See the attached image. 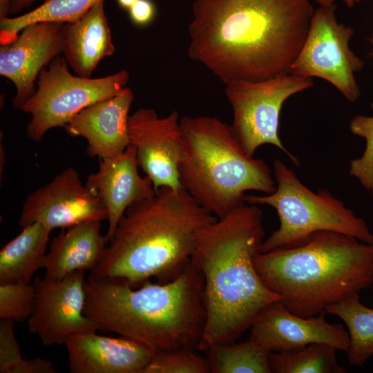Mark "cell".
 Listing matches in <instances>:
<instances>
[{
	"label": "cell",
	"mask_w": 373,
	"mask_h": 373,
	"mask_svg": "<svg viewBox=\"0 0 373 373\" xmlns=\"http://www.w3.org/2000/svg\"><path fill=\"white\" fill-rule=\"evenodd\" d=\"M189 57L226 85L290 73L314 9L309 0H195Z\"/></svg>",
	"instance_id": "obj_1"
},
{
	"label": "cell",
	"mask_w": 373,
	"mask_h": 373,
	"mask_svg": "<svg viewBox=\"0 0 373 373\" xmlns=\"http://www.w3.org/2000/svg\"><path fill=\"white\" fill-rule=\"evenodd\" d=\"M262 216L258 205L245 203L196 235L191 261L203 277L205 309L199 350L236 341L265 307L280 300L254 265L265 236Z\"/></svg>",
	"instance_id": "obj_2"
},
{
	"label": "cell",
	"mask_w": 373,
	"mask_h": 373,
	"mask_svg": "<svg viewBox=\"0 0 373 373\" xmlns=\"http://www.w3.org/2000/svg\"><path fill=\"white\" fill-rule=\"evenodd\" d=\"M134 288L124 279L88 276L85 315L98 330L157 351L198 348L205 323L204 280L191 260L172 280L154 284L147 280Z\"/></svg>",
	"instance_id": "obj_3"
},
{
	"label": "cell",
	"mask_w": 373,
	"mask_h": 373,
	"mask_svg": "<svg viewBox=\"0 0 373 373\" xmlns=\"http://www.w3.org/2000/svg\"><path fill=\"white\" fill-rule=\"evenodd\" d=\"M217 219L184 189L160 187L126 209L89 276L133 287L152 277L172 280L191 260L198 231Z\"/></svg>",
	"instance_id": "obj_4"
},
{
	"label": "cell",
	"mask_w": 373,
	"mask_h": 373,
	"mask_svg": "<svg viewBox=\"0 0 373 373\" xmlns=\"http://www.w3.org/2000/svg\"><path fill=\"white\" fill-rule=\"evenodd\" d=\"M254 265L264 284L289 312L311 317L370 288L373 243L321 231L295 246L259 252Z\"/></svg>",
	"instance_id": "obj_5"
},
{
	"label": "cell",
	"mask_w": 373,
	"mask_h": 373,
	"mask_svg": "<svg viewBox=\"0 0 373 373\" xmlns=\"http://www.w3.org/2000/svg\"><path fill=\"white\" fill-rule=\"evenodd\" d=\"M180 124V184L218 219L245 204L247 191L270 194L276 190L269 166L245 152L227 123L202 115L184 116Z\"/></svg>",
	"instance_id": "obj_6"
},
{
	"label": "cell",
	"mask_w": 373,
	"mask_h": 373,
	"mask_svg": "<svg viewBox=\"0 0 373 373\" xmlns=\"http://www.w3.org/2000/svg\"><path fill=\"white\" fill-rule=\"evenodd\" d=\"M276 190L265 195H246L245 203L274 208L279 227L263 240L260 252L295 246L321 231L341 233L366 243L373 234L365 221L328 190L314 192L281 160L274 162Z\"/></svg>",
	"instance_id": "obj_7"
},
{
	"label": "cell",
	"mask_w": 373,
	"mask_h": 373,
	"mask_svg": "<svg viewBox=\"0 0 373 373\" xmlns=\"http://www.w3.org/2000/svg\"><path fill=\"white\" fill-rule=\"evenodd\" d=\"M129 79L125 69L99 78L73 75L64 57H56L41 70L35 93L21 108L31 115L29 138L39 142L51 128L65 127L86 106L119 94Z\"/></svg>",
	"instance_id": "obj_8"
},
{
	"label": "cell",
	"mask_w": 373,
	"mask_h": 373,
	"mask_svg": "<svg viewBox=\"0 0 373 373\" xmlns=\"http://www.w3.org/2000/svg\"><path fill=\"white\" fill-rule=\"evenodd\" d=\"M313 84L312 77L287 73L265 80H240L226 85L225 95L233 109L231 132L247 154L254 156L261 145L271 144L299 165L298 160L279 138L280 113L288 98Z\"/></svg>",
	"instance_id": "obj_9"
},
{
	"label": "cell",
	"mask_w": 373,
	"mask_h": 373,
	"mask_svg": "<svg viewBox=\"0 0 373 373\" xmlns=\"http://www.w3.org/2000/svg\"><path fill=\"white\" fill-rule=\"evenodd\" d=\"M336 5L314 10L308 32L290 73L322 78L334 86L350 102L361 96L354 74L363 70L365 62L349 46L354 30L338 23Z\"/></svg>",
	"instance_id": "obj_10"
},
{
	"label": "cell",
	"mask_w": 373,
	"mask_h": 373,
	"mask_svg": "<svg viewBox=\"0 0 373 373\" xmlns=\"http://www.w3.org/2000/svg\"><path fill=\"white\" fill-rule=\"evenodd\" d=\"M85 272L75 271L59 281L34 278L36 296L28 328L44 345H64L71 335L98 330L97 324L84 312Z\"/></svg>",
	"instance_id": "obj_11"
},
{
	"label": "cell",
	"mask_w": 373,
	"mask_h": 373,
	"mask_svg": "<svg viewBox=\"0 0 373 373\" xmlns=\"http://www.w3.org/2000/svg\"><path fill=\"white\" fill-rule=\"evenodd\" d=\"M107 218L100 200L82 184L77 171L68 167L27 197L18 223L23 228L39 222L52 231Z\"/></svg>",
	"instance_id": "obj_12"
},
{
	"label": "cell",
	"mask_w": 373,
	"mask_h": 373,
	"mask_svg": "<svg viewBox=\"0 0 373 373\" xmlns=\"http://www.w3.org/2000/svg\"><path fill=\"white\" fill-rule=\"evenodd\" d=\"M128 131L130 144L136 149L138 166L155 189L182 188L178 174L182 133L178 112L160 117L153 108H140L129 115Z\"/></svg>",
	"instance_id": "obj_13"
},
{
	"label": "cell",
	"mask_w": 373,
	"mask_h": 373,
	"mask_svg": "<svg viewBox=\"0 0 373 373\" xmlns=\"http://www.w3.org/2000/svg\"><path fill=\"white\" fill-rule=\"evenodd\" d=\"M249 329V340L269 352L296 350L315 343L347 352L350 344L348 332L341 324L328 323L325 310L302 317L289 312L280 300L265 307Z\"/></svg>",
	"instance_id": "obj_14"
},
{
	"label": "cell",
	"mask_w": 373,
	"mask_h": 373,
	"mask_svg": "<svg viewBox=\"0 0 373 373\" xmlns=\"http://www.w3.org/2000/svg\"><path fill=\"white\" fill-rule=\"evenodd\" d=\"M64 23L39 21L25 27L12 41L0 47V75L16 88L12 104L21 110L36 90L41 70L62 52Z\"/></svg>",
	"instance_id": "obj_15"
},
{
	"label": "cell",
	"mask_w": 373,
	"mask_h": 373,
	"mask_svg": "<svg viewBox=\"0 0 373 373\" xmlns=\"http://www.w3.org/2000/svg\"><path fill=\"white\" fill-rule=\"evenodd\" d=\"M72 373H143L157 350L122 336L114 338L89 331L65 341Z\"/></svg>",
	"instance_id": "obj_16"
},
{
	"label": "cell",
	"mask_w": 373,
	"mask_h": 373,
	"mask_svg": "<svg viewBox=\"0 0 373 373\" xmlns=\"http://www.w3.org/2000/svg\"><path fill=\"white\" fill-rule=\"evenodd\" d=\"M138 167L136 149L129 144L122 153L100 160L98 171L86 178L85 185L107 211L108 226L105 236L108 242L126 209L156 193L150 178L140 176Z\"/></svg>",
	"instance_id": "obj_17"
},
{
	"label": "cell",
	"mask_w": 373,
	"mask_h": 373,
	"mask_svg": "<svg viewBox=\"0 0 373 373\" xmlns=\"http://www.w3.org/2000/svg\"><path fill=\"white\" fill-rule=\"evenodd\" d=\"M134 95L128 87L117 95L90 104L66 125L71 136L85 138L87 153L100 160L122 153L130 144L128 112Z\"/></svg>",
	"instance_id": "obj_18"
},
{
	"label": "cell",
	"mask_w": 373,
	"mask_h": 373,
	"mask_svg": "<svg viewBox=\"0 0 373 373\" xmlns=\"http://www.w3.org/2000/svg\"><path fill=\"white\" fill-rule=\"evenodd\" d=\"M114 52L104 0L77 19L64 24L61 55L77 75L90 78L100 61Z\"/></svg>",
	"instance_id": "obj_19"
},
{
	"label": "cell",
	"mask_w": 373,
	"mask_h": 373,
	"mask_svg": "<svg viewBox=\"0 0 373 373\" xmlns=\"http://www.w3.org/2000/svg\"><path fill=\"white\" fill-rule=\"evenodd\" d=\"M100 228L101 221H89L55 236L46 254L44 277L59 281L77 270L91 271L101 259L108 242Z\"/></svg>",
	"instance_id": "obj_20"
},
{
	"label": "cell",
	"mask_w": 373,
	"mask_h": 373,
	"mask_svg": "<svg viewBox=\"0 0 373 373\" xmlns=\"http://www.w3.org/2000/svg\"><path fill=\"white\" fill-rule=\"evenodd\" d=\"M51 230L34 222L9 241L0 251V284L30 283L44 268L46 249Z\"/></svg>",
	"instance_id": "obj_21"
},
{
	"label": "cell",
	"mask_w": 373,
	"mask_h": 373,
	"mask_svg": "<svg viewBox=\"0 0 373 373\" xmlns=\"http://www.w3.org/2000/svg\"><path fill=\"white\" fill-rule=\"evenodd\" d=\"M325 311L345 323L350 338L348 362L352 366H362L373 356V309L360 301L359 293H354L327 305Z\"/></svg>",
	"instance_id": "obj_22"
},
{
	"label": "cell",
	"mask_w": 373,
	"mask_h": 373,
	"mask_svg": "<svg viewBox=\"0 0 373 373\" xmlns=\"http://www.w3.org/2000/svg\"><path fill=\"white\" fill-rule=\"evenodd\" d=\"M205 352L211 373H271L270 352L249 339L215 344Z\"/></svg>",
	"instance_id": "obj_23"
},
{
	"label": "cell",
	"mask_w": 373,
	"mask_h": 373,
	"mask_svg": "<svg viewBox=\"0 0 373 373\" xmlns=\"http://www.w3.org/2000/svg\"><path fill=\"white\" fill-rule=\"evenodd\" d=\"M102 0H47L32 10L15 17L0 19V44H6L31 23L39 21H73Z\"/></svg>",
	"instance_id": "obj_24"
},
{
	"label": "cell",
	"mask_w": 373,
	"mask_h": 373,
	"mask_svg": "<svg viewBox=\"0 0 373 373\" xmlns=\"http://www.w3.org/2000/svg\"><path fill=\"white\" fill-rule=\"evenodd\" d=\"M333 345L315 343L291 351L270 352L269 363L274 373H344Z\"/></svg>",
	"instance_id": "obj_25"
},
{
	"label": "cell",
	"mask_w": 373,
	"mask_h": 373,
	"mask_svg": "<svg viewBox=\"0 0 373 373\" xmlns=\"http://www.w3.org/2000/svg\"><path fill=\"white\" fill-rule=\"evenodd\" d=\"M10 319L0 321V372L1 373H53L52 363L46 359H24L15 338L14 325Z\"/></svg>",
	"instance_id": "obj_26"
},
{
	"label": "cell",
	"mask_w": 373,
	"mask_h": 373,
	"mask_svg": "<svg viewBox=\"0 0 373 373\" xmlns=\"http://www.w3.org/2000/svg\"><path fill=\"white\" fill-rule=\"evenodd\" d=\"M143 373H211L209 361L192 349L157 351Z\"/></svg>",
	"instance_id": "obj_27"
},
{
	"label": "cell",
	"mask_w": 373,
	"mask_h": 373,
	"mask_svg": "<svg viewBox=\"0 0 373 373\" xmlns=\"http://www.w3.org/2000/svg\"><path fill=\"white\" fill-rule=\"evenodd\" d=\"M35 296L33 283L0 284V319L28 321L34 309Z\"/></svg>",
	"instance_id": "obj_28"
},
{
	"label": "cell",
	"mask_w": 373,
	"mask_h": 373,
	"mask_svg": "<svg viewBox=\"0 0 373 373\" xmlns=\"http://www.w3.org/2000/svg\"><path fill=\"white\" fill-rule=\"evenodd\" d=\"M350 128L366 142L361 157L350 162V173L373 195V117L356 115L351 120Z\"/></svg>",
	"instance_id": "obj_29"
},
{
	"label": "cell",
	"mask_w": 373,
	"mask_h": 373,
	"mask_svg": "<svg viewBox=\"0 0 373 373\" xmlns=\"http://www.w3.org/2000/svg\"><path fill=\"white\" fill-rule=\"evenodd\" d=\"M129 17L137 26L149 24L156 13L155 6L151 0H137L129 9Z\"/></svg>",
	"instance_id": "obj_30"
},
{
	"label": "cell",
	"mask_w": 373,
	"mask_h": 373,
	"mask_svg": "<svg viewBox=\"0 0 373 373\" xmlns=\"http://www.w3.org/2000/svg\"><path fill=\"white\" fill-rule=\"evenodd\" d=\"M38 0H11L10 14L17 15L21 13L24 9L32 6ZM43 2L47 0H42Z\"/></svg>",
	"instance_id": "obj_31"
},
{
	"label": "cell",
	"mask_w": 373,
	"mask_h": 373,
	"mask_svg": "<svg viewBox=\"0 0 373 373\" xmlns=\"http://www.w3.org/2000/svg\"><path fill=\"white\" fill-rule=\"evenodd\" d=\"M336 0H316L321 6H328L334 4ZM346 6L353 8L356 3H360L362 0H343Z\"/></svg>",
	"instance_id": "obj_32"
},
{
	"label": "cell",
	"mask_w": 373,
	"mask_h": 373,
	"mask_svg": "<svg viewBox=\"0 0 373 373\" xmlns=\"http://www.w3.org/2000/svg\"><path fill=\"white\" fill-rule=\"evenodd\" d=\"M11 0H0V19L8 17Z\"/></svg>",
	"instance_id": "obj_33"
},
{
	"label": "cell",
	"mask_w": 373,
	"mask_h": 373,
	"mask_svg": "<svg viewBox=\"0 0 373 373\" xmlns=\"http://www.w3.org/2000/svg\"><path fill=\"white\" fill-rule=\"evenodd\" d=\"M118 4L124 9L128 10L137 0H117Z\"/></svg>",
	"instance_id": "obj_34"
},
{
	"label": "cell",
	"mask_w": 373,
	"mask_h": 373,
	"mask_svg": "<svg viewBox=\"0 0 373 373\" xmlns=\"http://www.w3.org/2000/svg\"><path fill=\"white\" fill-rule=\"evenodd\" d=\"M370 288H371L372 291L373 292V280H372Z\"/></svg>",
	"instance_id": "obj_35"
},
{
	"label": "cell",
	"mask_w": 373,
	"mask_h": 373,
	"mask_svg": "<svg viewBox=\"0 0 373 373\" xmlns=\"http://www.w3.org/2000/svg\"><path fill=\"white\" fill-rule=\"evenodd\" d=\"M371 106H372V108L373 109V102L372 103Z\"/></svg>",
	"instance_id": "obj_36"
},
{
	"label": "cell",
	"mask_w": 373,
	"mask_h": 373,
	"mask_svg": "<svg viewBox=\"0 0 373 373\" xmlns=\"http://www.w3.org/2000/svg\"><path fill=\"white\" fill-rule=\"evenodd\" d=\"M157 1H159V0H157Z\"/></svg>",
	"instance_id": "obj_37"
}]
</instances>
